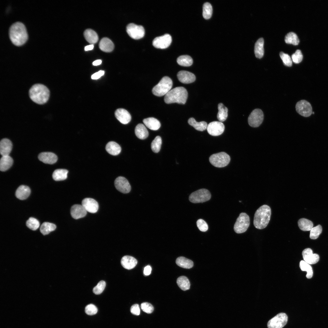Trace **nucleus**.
<instances>
[{
    "instance_id": "f257e3e1",
    "label": "nucleus",
    "mask_w": 328,
    "mask_h": 328,
    "mask_svg": "<svg viewBox=\"0 0 328 328\" xmlns=\"http://www.w3.org/2000/svg\"><path fill=\"white\" fill-rule=\"evenodd\" d=\"M9 35L12 42L16 46L23 44L28 38L25 26L19 22H14L10 26L9 29Z\"/></svg>"
},
{
    "instance_id": "f03ea898",
    "label": "nucleus",
    "mask_w": 328,
    "mask_h": 328,
    "mask_svg": "<svg viewBox=\"0 0 328 328\" xmlns=\"http://www.w3.org/2000/svg\"><path fill=\"white\" fill-rule=\"evenodd\" d=\"M30 98L36 103L42 104L46 103L50 96V91L45 85L39 84L33 85L29 91Z\"/></svg>"
},
{
    "instance_id": "7ed1b4c3",
    "label": "nucleus",
    "mask_w": 328,
    "mask_h": 328,
    "mask_svg": "<svg viewBox=\"0 0 328 328\" xmlns=\"http://www.w3.org/2000/svg\"><path fill=\"white\" fill-rule=\"evenodd\" d=\"M271 214V209L268 206L264 205L260 207L255 214L253 220L255 227L259 229L266 227L270 221Z\"/></svg>"
},
{
    "instance_id": "20e7f679",
    "label": "nucleus",
    "mask_w": 328,
    "mask_h": 328,
    "mask_svg": "<svg viewBox=\"0 0 328 328\" xmlns=\"http://www.w3.org/2000/svg\"><path fill=\"white\" fill-rule=\"evenodd\" d=\"M188 93L182 87H175L170 90L165 96L164 101L167 104L177 103L184 104L186 101Z\"/></svg>"
},
{
    "instance_id": "39448f33",
    "label": "nucleus",
    "mask_w": 328,
    "mask_h": 328,
    "mask_svg": "<svg viewBox=\"0 0 328 328\" xmlns=\"http://www.w3.org/2000/svg\"><path fill=\"white\" fill-rule=\"evenodd\" d=\"M173 84L172 80L170 77L164 76L153 88L152 93L154 95L158 97L165 95L170 90Z\"/></svg>"
},
{
    "instance_id": "423d86ee",
    "label": "nucleus",
    "mask_w": 328,
    "mask_h": 328,
    "mask_svg": "<svg viewBox=\"0 0 328 328\" xmlns=\"http://www.w3.org/2000/svg\"><path fill=\"white\" fill-rule=\"evenodd\" d=\"M230 156L224 152H221L211 155L209 160L211 164L215 167L221 168L228 165L230 161Z\"/></svg>"
},
{
    "instance_id": "0eeeda50",
    "label": "nucleus",
    "mask_w": 328,
    "mask_h": 328,
    "mask_svg": "<svg viewBox=\"0 0 328 328\" xmlns=\"http://www.w3.org/2000/svg\"><path fill=\"white\" fill-rule=\"evenodd\" d=\"M250 224L249 216L245 213H241L237 219L234 224V231L237 234L244 232L247 230Z\"/></svg>"
},
{
    "instance_id": "6e6552de",
    "label": "nucleus",
    "mask_w": 328,
    "mask_h": 328,
    "mask_svg": "<svg viewBox=\"0 0 328 328\" xmlns=\"http://www.w3.org/2000/svg\"><path fill=\"white\" fill-rule=\"evenodd\" d=\"M211 197V194L208 190L201 189L191 193L189 196V200L193 203H203L210 200Z\"/></svg>"
},
{
    "instance_id": "1a4fd4ad",
    "label": "nucleus",
    "mask_w": 328,
    "mask_h": 328,
    "mask_svg": "<svg viewBox=\"0 0 328 328\" xmlns=\"http://www.w3.org/2000/svg\"><path fill=\"white\" fill-rule=\"evenodd\" d=\"M126 30L128 35L134 39H139L142 38L145 34V30L142 26L137 25L134 23L128 24Z\"/></svg>"
},
{
    "instance_id": "9d476101",
    "label": "nucleus",
    "mask_w": 328,
    "mask_h": 328,
    "mask_svg": "<svg viewBox=\"0 0 328 328\" xmlns=\"http://www.w3.org/2000/svg\"><path fill=\"white\" fill-rule=\"evenodd\" d=\"M288 319L287 315L280 313L270 319L268 322V328H282L287 323Z\"/></svg>"
},
{
    "instance_id": "9b49d317",
    "label": "nucleus",
    "mask_w": 328,
    "mask_h": 328,
    "mask_svg": "<svg viewBox=\"0 0 328 328\" xmlns=\"http://www.w3.org/2000/svg\"><path fill=\"white\" fill-rule=\"evenodd\" d=\"M264 117L263 112L261 110L259 109H254L251 112L248 118L249 125L253 128L258 127L262 122Z\"/></svg>"
},
{
    "instance_id": "f8f14e48",
    "label": "nucleus",
    "mask_w": 328,
    "mask_h": 328,
    "mask_svg": "<svg viewBox=\"0 0 328 328\" xmlns=\"http://www.w3.org/2000/svg\"><path fill=\"white\" fill-rule=\"evenodd\" d=\"M296 109L297 113L304 117L309 116L312 112L311 104L305 100H301L297 102L296 105Z\"/></svg>"
},
{
    "instance_id": "ddd939ff",
    "label": "nucleus",
    "mask_w": 328,
    "mask_h": 328,
    "mask_svg": "<svg viewBox=\"0 0 328 328\" xmlns=\"http://www.w3.org/2000/svg\"><path fill=\"white\" fill-rule=\"evenodd\" d=\"M172 41V38L171 35L166 33L154 38L152 41V44L156 48L165 49L170 45Z\"/></svg>"
},
{
    "instance_id": "4468645a",
    "label": "nucleus",
    "mask_w": 328,
    "mask_h": 328,
    "mask_svg": "<svg viewBox=\"0 0 328 328\" xmlns=\"http://www.w3.org/2000/svg\"><path fill=\"white\" fill-rule=\"evenodd\" d=\"M224 128V125L222 122L213 121L208 125L207 129L210 135L213 136H217L223 133Z\"/></svg>"
},
{
    "instance_id": "2eb2a0df",
    "label": "nucleus",
    "mask_w": 328,
    "mask_h": 328,
    "mask_svg": "<svg viewBox=\"0 0 328 328\" xmlns=\"http://www.w3.org/2000/svg\"><path fill=\"white\" fill-rule=\"evenodd\" d=\"M114 185L118 191L123 193H128L131 190V186L129 182L122 176H119L116 179Z\"/></svg>"
},
{
    "instance_id": "dca6fc26",
    "label": "nucleus",
    "mask_w": 328,
    "mask_h": 328,
    "mask_svg": "<svg viewBox=\"0 0 328 328\" xmlns=\"http://www.w3.org/2000/svg\"><path fill=\"white\" fill-rule=\"evenodd\" d=\"M304 261L310 265L314 264L319 261V257L317 254H313V250L308 248L304 249L302 253Z\"/></svg>"
},
{
    "instance_id": "f3484780",
    "label": "nucleus",
    "mask_w": 328,
    "mask_h": 328,
    "mask_svg": "<svg viewBox=\"0 0 328 328\" xmlns=\"http://www.w3.org/2000/svg\"><path fill=\"white\" fill-rule=\"evenodd\" d=\"M87 212L91 213H96L98 209L97 202L92 198H87L84 199L81 204Z\"/></svg>"
},
{
    "instance_id": "a211bd4d",
    "label": "nucleus",
    "mask_w": 328,
    "mask_h": 328,
    "mask_svg": "<svg viewBox=\"0 0 328 328\" xmlns=\"http://www.w3.org/2000/svg\"><path fill=\"white\" fill-rule=\"evenodd\" d=\"M177 77L180 82L185 84L192 83L196 80V77L193 73L185 70L179 71L177 74Z\"/></svg>"
},
{
    "instance_id": "6ab92c4d",
    "label": "nucleus",
    "mask_w": 328,
    "mask_h": 328,
    "mask_svg": "<svg viewBox=\"0 0 328 328\" xmlns=\"http://www.w3.org/2000/svg\"><path fill=\"white\" fill-rule=\"evenodd\" d=\"M115 115L116 118L122 124H127L131 120L130 114L126 110L123 108L117 109L115 112Z\"/></svg>"
},
{
    "instance_id": "aec40b11",
    "label": "nucleus",
    "mask_w": 328,
    "mask_h": 328,
    "mask_svg": "<svg viewBox=\"0 0 328 328\" xmlns=\"http://www.w3.org/2000/svg\"><path fill=\"white\" fill-rule=\"evenodd\" d=\"M39 159L46 164H52L55 163L57 160V157L54 153L49 152H44L40 153L38 156Z\"/></svg>"
},
{
    "instance_id": "412c9836",
    "label": "nucleus",
    "mask_w": 328,
    "mask_h": 328,
    "mask_svg": "<svg viewBox=\"0 0 328 328\" xmlns=\"http://www.w3.org/2000/svg\"><path fill=\"white\" fill-rule=\"evenodd\" d=\"M87 211L82 205L75 204L71 209L70 213L74 219H77L85 217Z\"/></svg>"
},
{
    "instance_id": "4be33fe9",
    "label": "nucleus",
    "mask_w": 328,
    "mask_h": 328,
    "mask_svg": "<svg viewBox=\"0 0 328 328\" xmlns=\"http://www.w3.org/2000/svg\"><path fill=\"white\" fill-rule=\"evenodd\" d=\"M12 143L7 138H3L0 142V153L3 156L9 155L12 149Z\"/></svg>"
},
{
    "instance_id": "5701e85b",
    "label": "nucleus",
    "mask_w": 328,
    "mask_h": 328,
    "mask_svg": "<svg viewBox=\"0 0 328 328\" xmlns=\"http://www.w3.org/2000/svg\"><path fill=\"white\" fill-rule=\"evenodd\" d=\"M121 264L124 268L130 270L133 269L136 266L137 261L132 256L126 255L122 258Z\"/></svg>"
},
{
    "instance_id": "b1692460",
    "label": "nucleus",
    "mask_w": 328,
    "mask_h": 328,
    "mask_svg": "<svg viewBox=\"0 0 328 328\" xmlns=\"http://www.w3.org/2000/svg\"><path fill=\"white\" fill-rule=\"evenodd\" d=\"M101 50L105 52H110L112 51L114 45L112 42L109 38L104 37L100 40L99 44Z\"/></svg>"
},
{
    "instance_id": "393cba45",
    "label": "nucleus",
    "mask_w": 328,
    "mask_h": 328,
    "mask_svg": "<svg viewBox=\"0 0 328 328\" xmlns=\"http://www.w3.org/2000/svg\"><path fill=\"white\" fill-rule=\"evenodd\" d=\"M31 192L30 188L25 185H21L18 187L15 192V196L21 200L26 199L29 195Z\"/></svg>"
},
{
    "instance_id": "a878e982",
    "label": "nucleus",
    "mask_w": 328,
    "mask_h": 328,
    "mask_svg": "<svg viewBox=\"0 0 328 328\" xmlns=\"http://www.w3.org/2000/svg\"><path fill=\"white\" fill-rule=\"evenodd\" d=\"M143 122L145 125L149 129L157 130L160 127L161 124L159 121L153 117H149L144 119Z\"/></svg>"
},
{
    "instance_id": "bb28decb",
    "label": "nucleus",
    "mask_w": 328,
    "mask_h": 328,
    "mask_svg": "<svg viewBox=\"0 0 328 328\" xmlns=\"http://www.w3.org/2000/svg\"><path fill=\"white\" fill-rule=\"evenodd\" d=\"M105 149L108 153L113 155H118L121 151L120 146L117 143L113 141L108 142L106 146Z\"/></svg>"
},
{
    "instance_id": "cd10ccee",
    "label": "nucleus",
    "mask_w": 328,
    "mask_h": 328,
    "mask_svg": "<svg viewBox=\"0 0 328 328\" xmlns=\"http://www.w3.org/2000/svg\"><path fill=\"white\" fill-rule=\"evenodd\" d=\"M84 36L87 41L91 44L95 43L98 40L97 33L91 29H86L84 32Z\"/></svg>"
},
{
    "instance_id": "c85d7f7f",
    "label": "nucleus",
    "mask_w": 328,
    "mask_h": 328,
    "mask_svg": "<svg viewBox=\"0 0 328 328\" xmlns=\"http://www.w3.org/2000/svg\"><path fill=\"white\" fill-rule=\"evenodd\" d=\"M135 133L139 139H144L148 136L149 132L145 126L142 124L137 125L135 128Z\"/></svg>"
},
{
    "instance_id": "c756f323",
    "label": "nucleus",
    "mask_w": 328,
    "mask_h": 328,
    "mask_svg": "<svg viewBox=\"0 0 328 328\" xmlns=\"http://www.w3.org/2000/svg\"><path fill=\"white\" fill-rule=\"evenodd\" d=\"M13 163L12 158L9 155L3 156L0 160V170L2 172L8 170Z\"/></svg>"
},
{
    "instance_id": "7c9ffc66",
    "label": "nucleus",
    "mask_w": 328,
    "mask_h": 328,
    "mask_svg": "<svg viewBox=\"0 0 328 328\" xmlns=\"http://www.w3.org/2000/svg\"><path fill=\"white\" fill-rule=\"evenodd\" d=\"M264 40L262 38L259 39L255 43L254 52L257 58L260 59L263 56L264 54Z\"/></svg>"
},
{
    "instance_id": "2f4dec72",
    "label": "nucleus",
    "mask_w": 328,
    "mask_h": 328,
    "mask_svg": "<svg viewBox=\"0 0 328 328\" xmlns=\"http://www.w3.org/2000/svg\"><path fill=\"white\" fill-rule=\"evenodd\" d=\"M188 122L190 125L193 126L196 130L200 131H203L206 129L208 125L206 122L201 121L198 122L193 118H190L188 120Z\"/></svg>"
},
{
    "instance_id": "473e14b6",
    "label": "nucleus",
    "mask_w": 328,
    "mask_h": 328,
    "mask_svg": "<svg viewBox=\"0 0 328 328\" xmlns=\"http://www.w3.org/2000/svg\"><path fill=\"white\" fill-rule=\"evenodd\" d=\"M68 172V171L66 169H56L53 173V178L56 181L64 180L67 178Z\"/></svg>"
},
{
    "instance_id": "72a5a7b5",
    "label": "nucleus",
    "mask_w": 328,
    "mask_h": 328,
    "mask_svg": "<svg viewBox=\"0 0 328 328\" xmlns=\"http://www.w3.org/2000/svg\"><path fill=\"white\" fill-rule=\"evenodd\" d=\"M176 262L179 266L186 269L192 268L193 265V261L183 257H178L176 259Z\"/></svg>"
},
{
    "instance_id": "f704fd0d",
    "label": "nucleus",
    "mask_w": 328,
    "mask_h": 328,
    "mask_svg": "<svg viewBox=\"0 0 328 328\" xmlns=\"http://www.w3.org/2000/svg\"><path fill=\"white\" fill-rule=\"evenodd\" d=\"M218 111L217 114V118L220 122L224 121L228 116V109L222 103L218 104Z\"/></svg>"
},
{
    "instance_id": "c9c22d12",
    "label": "nucleus",
    "mask_w": 328,
    "mask_h": 328,
    "mask_svg": "<svg viewBox=\"0 0 328 328\" xmlns=\"http://www.w3.org/2000/svg\"><path fill=\"white\" fill-rule=\"evenodd\" d=\"M298 224L299 228L304 231H310L313 227V223L312 222L305 218H302L299 219Z\"/></svg>"
},
{
    "instance_id": "e433bc0d",
    "label": "nucleus",
    "mask_w": 328,
    "mask_h": 328,
    "mask_svg": "<svg viewBox=\"0 0 328 328\" xmlns=\"http://www.w3.org/2000/svg\"><path fill=\"white\" fill-rule=\"evenodd\" d=\"M179 287L183 290L186 291L190 289V283L188 278L186 276L179 277L176 281Z\"/></svg>"
},
{
    "instance_id": "4c0bfd02",
    "label": "nucleus",
    "mask_w": 328,
    "mask_h": 328,
    "mask_svg": "<svg viewBox=\"0 0 328 328\" xmlns=\"http://www.w3.org/2000/svg\"><path fill=\"white\" fill-rule=\"evenodd\" d=\"M56 228V226L55 224L49 222H44L41 225L40 231L41 233L45 235L54 231Z\"/></svg>"
},
{
    "instance_id": "58836bf2",
    "label": "nucleus",
    "mask_w": 328,
    "mask_h": 328,
    "mask_svg": "<svg viewBox=\"0 0 328 328\" xmlns=\"http://www.w3.org/2000/svg\"><path fill=\"white\" fill-rule=\"evenodd\" d=\"M177 63L179 65L184 67H189L192 65L193 60L192 58L188 55H183L179 56L177 59Z\"/></svg>"
},
{
    "instance_id": "ea45409f",
    "label": "nucleus",
    "mask_w": 328,
    "mask_h": 328,
    "mask_svg": "<svg viewBox=\"0 0 328 328\" xmlns=\"http://www.w3.org/2000/svg\"><path fill=\"white\" fill-rule=\"evenodd\" d=\"M299 267L302 271L307 272L306 276L307 278L310 279L312 278L313 275V271L310 264L304 260H301L299 263Z\"/></svg>"
},
{
    "instance_id": "a19ab883",
    "label": "nucleus",
    "mask_w": 328,
    "mask_h": 328,
    "mask_svg": "<svg viewBox=\"0 0 328 328\" xmlns=\"http://www.w3.org/2000/svg\"><path fill=\"white\" fill-rule=\"evenodd\" d=\"M285 40L286 43L294 45H298L299 42L297 36L293 32H289L287 34L285 37Z\"/></svg>"
},
{
    "instance_id": "79ce46f5",
    "label": "nucleus",
    "mask_w": 328,
    "mask_h": 328,
    "mask_svg": "<svg viewBox=\"0 0 328 328\" xmlns=\"http://www.w3.org/2000/svg\"><path fill=\"white\" fill-rule=\"evenodd\" d=\"M212 7L211 4L207 2L204 3L203 7V15L206 19H210L212 13Z\"/></svg>"
},
{
    "instance_id": "37998d69",
    "label": "nucleus",
    "mask_w": 328,
    "mask_h": 328,
    "mask_svg": "<svg viewBox=\"0 0 328 328\" xmlns=\"http://www.w3.org/2000/svg\"><path fill=\"white\" fill-rule=\"evenodd\" d=\"M162 143L161 137L159 136H156L151 144V148L152 151L155 153L158 152L160 149Z\"/></svg>"
},
{
    "instance_id": "c03bdc74",
    "label": "nucleus",
    "mask_w": 328,
    "mask_h": 328,
    "mask_svg": "<svg viewBox=\"0 0 328 328\" xmlns=\"http://www.w3.org/2000/svg\"><path fill=\"white\" fill-rule=\"evenodd\" d=\"M26 225L30 229L35 231L39 228V223L36 219L30 217L26 221Z\"/></svg>"
},
{
    "instance_id": "a18cd8bd",
    "label": "nucleus",
    "mask_w": 328,
    "mask_h": 328,
    "mask_svg": "<svg viewBox=\"0 0 328 328\" xmlns=\"http://www.w3.org/2000/svg\"><path fill=\"white\" fill-rule=\"evenodd\" d=\"M322 228L320 225L313 227L310 231V238L312 239H317L322 233Z\"/></svg>"
},
{
    "instance_id": "49530a36",
    "label": "nucleus",
    "mask_w": 328,
    "mask_h": 328,
    "mask_svg": "<svg viewBox=\"0 0 328 328\" xmlns=\"http://www.w3.org/2000/svg\"><path fill=\"white\" fill-rule=\"evenodd\" d=\"M106 286V282L104 281H100L93 289V292L96 295L101 294L104 290Z\"/></svg>"
},
{
    "instance_id": "de8ad7c7",
    "label": "nucleus",
    "mask_w": 328,
    "mask_h": 328,
    "mask_svg": "<svg viewBox=\"0 0 328 328\" xmlns=\"http://www.w3.org/2000/svg\"><path fill=\"white\" fill-rule=\"evenodd\" d=\"M280 57L282 60L284 64L288 67H291L292 65L291 58L287 54L281 52L279 53Z\"/></svg>"
},
{
    "instance_id": "09e8293b",
    "label": "nucleus",
    "mask_w": 328,
    "mask_h": 328,
    "mask_svg": "<svg viewBox=\"0 0 328 328\" xmlns=\"http://www.w3.org/2000/svg\"><path fill=\"white\" fill-rule=\"evenodd\" d=\"M292 59L293 61L296 63H298L301 62L303 59V55L300 50H297L292 55Z\"/></svg>"
},
{
    "instance_id": "8fccbe9b",
    "label": "nucleus",
    "mask_w": 328,
    "mask_h": 328,
    "mask_svg": "<svg viewBox=\"0 0 328 328\" xmlns=\"http://www.w3.org/2000/svg\"><path fill=\"white\" fill-rule=\"evenodd\" d=\"M97 307L93 304L88 305L85 308L86 313L89 315H93L97 313Z\"/></svg>"
},
{
    "instance_id": "3c124183",
    "label": "nucleus",
    "mask_w": 328,
    "mask_h": 328,
    "mask_svg": "<svg viewBox=\"0 0 328 328\" xmlns=\"http://www.w3.org/2000/svg\"><path fill=\"white\" fill-rule=\"evenodd\" d=\"M142 309L145 312L147 313H151L154 310V307L150 303L147 302H144L141 305Z\"/></svg>"
},
{
    "instance_id": "603ef678",
    "label": "nucleus",
    "mask_w": 328,
    "mask_h": 328,
    "mask_svg": "<svg viewBox=\"0 0 328 328\" xmlns=\"http://www.w3.org/2000/svg\"><path fill=\"white\" fill-rule=\"evenodd\" d=\"M196 225L199 230L201 231L205 232L208 229V226L206 222L202 219L198 220L196 222Z\"/></svg>"
},
{
    "instance_id": "864d4df0",
    "label": "nucleus",
    "mask_w": 328,
    "mask_h": 328,
    "mask_svg": "<svg viewBox=\"0 0 328 328\" xmlns=\"http://www.w3.org/2000/svg\"><path fill=\"white\" fill-rule=\"evenodd\" d=\"M131 313L135 315H139L140 313V309L138 304H135L132 306L130 309Z\"/></svg>"
},
{
    "instance_id": "5fc2aeb1",
    "label": "nucleus",
    "mask_w": 328,
    "mask_h": 328,
    "mask_svg": "<svg viewBox=\"0 0 328 328\" xmlns=\"http://www.w3.org/2000/svg\"><path fill=\"white\" fill-rule=\"evenodd\" d=\"M104 72L103 70H100L93 74L91 77L93 79H97L104 75Z\"/></svg>"
},
{
    "instance_id": "6e6d98bb",
    "label": "nucleus",
    "mask_w": 328,
    "mask_h": 328,
    "mask_svg": "<svg viewBox=\"0 0 328 328\" xmlns=\"http://www.w3.org/2000/svg\"><path fill=\"white\" fill-rule=\"evenodd\" d=\"M152 268L150 265H147L145 267L144 269L143 273L145 275H149L151 273Z\"/></svg>"
},
{
    "instance_id": "4d7b16f0",
    "label": "nucleus",
    "mask_w": 328,
    "mask_h": 328,
    "mask_svg": "<svg viewBox=\"0 0 328 328\" xmlns=\"http://www.w3.org/2000/svg\"><path fill=\"white\" fill-rule=\"evenodd\" d=\"M94 47V45L92 44L88 45L85 47L84 50L86 51L91 50L93 49Z\"/></svg>"
},
{
    "instance_id": "13d9d810",
    "label": "nucleus",
    "mask_w": 328,
    "mask_h": 328,
    "mask_svg": "<svg viewBox=\"0 0 328 328\" xmlns=\"http://www.w3.org/2000/svg\"><path fill=\"white\" fill-rule=\"evenodd\" d=\"M102 61L100 60H96L93 62V65L94 66H97L101 64Z\"/></svg>"
}]
</instances>
